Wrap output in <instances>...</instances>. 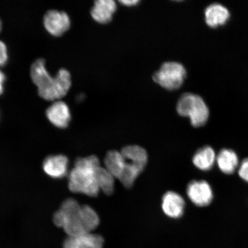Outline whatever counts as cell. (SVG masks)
Wrapping results in <instances>:
<instances>
[{
	"mask_svg": "<svg viewBox=\"0 0 248 248\" xmlns=\"http://www.w3.org/2000/svg\"><path fill=\"white\" fill-rule=\"evenodd\" d=\"M80 212L89 232H91L97 228L100 224V218L97 213L91 207L87 205L81 206Z\"/></svg>",
	"mask_w": 248,
	"mask_h": 248,
	"instance_id": "obj_18",
	"label": "cell"
},
{
	"mask_svg": "<svg viewBox=\"0 0 248 248\" xmlns=\"http://www.w3.org/2000/svg\"><path fill=\"white\" fill-rule=\"evenodd\" d=\"M104 240L100 235L88 233L69 237L64 243V248H102Z\"/></svg>",
	"mask_w": 248,
	"mask_h": 248,
	"instance_id": "obj_13",
	"label": "cell"
},
{
	"mask_svg": "<svg viewBox=\"0 0 248 248\" xmlns=\"http://www.w3.org/2000/svg\"><path fill=\"white\" fill-rule=\"evenodd\" d=\"M117 5L113 0H98L94 2L91 14L96 22L106 24L112 20L116 11Z\"/></svg>",
	"mask_w": 248,
	"mask_h": 248,
	"instance_id": "obj_11",
	"label": "cell"
},
{
	"mask_svg": "<svg viewBox=\"0 0 248 248\" xmlns=\"http://www.w3.org/2000/svg\"><path fill=\"white\" fill-rule=\"evenodd\" d=\"M187 194L192 202L199 207L208 206L213 199L210 185L204 181H194L188 185Z\"/></svg>",
	"mask_w": 248,
	"mask_h": 248,
	"instance_id": "obj_7",
	"label": "cell"
},
{
	"mask_svg": "<svg viewBox=\"0 0 248 248\" xmlns=\"http://www.w3.org/2000/svg\"><path fill=\"white\" fill-rule=\"evenodd\" d=\"M69 16L66 12L53 9L46 12L43 17V26L51 35L60 37L71 27Z\"/></svg>",
	"mask_w": 248,
	"mask_h": 248,
	"instance_id": "obj_6",
	"label": "cell"
},
{
	"mask_svg": "<svg viewBox=\"0 0 248 248\" xmlns=\"http://www.w3.org/2000/svg\"><path fill=\"white\" fill-rule=\"evenodd\" d=\"M69 159L64 155H54L46 158L43 164L45 172L51 178L60 179L66 176Z\"/></svg>",
	"mask_w": 248,
	"mask_h": 248,
	"instance_id": "obj_10",
	"label": "cell"
},
{
	"mask_svg": "<svg viewBox=\"0 0 248 248\" xmlns=\"http://www.w3.org/2000/svg\"><path fill=\"white\" fill-rule=\"evenodd\" d=\"M119 2L124 5L127 6V7H132V6L138 4L139 1H137V0H129V1H120Z\"/></svg>",
	"mask_w": 248,
	"mask_h": 248,
	"instance_id": "obj_22",
	"label": "cell"
},
{
	"mask_svg": "<svg viewBox=\"0 0 248 248\" xmlns=\"http://www.w3.org/2000/svg\"><path fill=\"white\" fill-rule=\"evenodd\" d=\"M2 29V23L1 18H0V33H1Z\"/></svg>",
	"mask_w": 248,
	"mask_h": 248,
	"instance_id": "obj_23",
	"label": "cell"
},
{
	"mask_svg": "<svg viewBox=\"0 0 248 248\" xmlns=\"http://www.w3.org/2000/svg\"><path fill=\"white\" fill-rule=\"evenodd\" d=\"M238 175L244 182L248 183V157L242 161L238 169Z\"/></svg>",
	"mask_w": 248,
	"mask_h": 248,
	"instance_id": "obj_19",
	"label": "cell"
},
{
	"mask_svg": "<svg viewBox=\"0 0 248 248\" xmlns=\"http://www.w3.org/2000/svg\"><path fill=\"white\" fill-rule=\"evenodd\" d=\"M230 16L229 9L219 3L210 4L204 11L206 23L212 28L218 27L226 24Z\"/></svg>",
	"mask_w": 248,
	"mask_h": 248,
	"instance_id": "obj_12",
	"label": "cell"
},
{
	"mask_svg": "<svg viewBox=\"0 0 248 248\" xmlns=\"http://www.w3.org/2000/svg\"><path fill=\"white\" fill-rule=\"evenodd\" d=\"M162 206L166 215L170 218H178L184 215L185 202L178 193L169 191L164 194Z\"/></svg>",
	"mask_w": 248,
	"mask_h": 248,
	"instance_id": "obj_9",
	"label": "cell"
},
{
	"mask_svg": "<svg viewBox=\"0 0 248 248\" xmlns=\"http://www.w3.org/2000/svg\"><path fill=\"white\" fill-rule=\"evenodd\" d=\"M100 166L99 159L95 156L78 159L75 167L70 172V190L90 197L97 196L100 188L96 181L95 172Z\"/></svg>",
	"mask_w": 248,
	"mask_h": 248,
	"instance_id": "obj_2",
	"label": "cell"
},
{
	"mask_svg": "<svg viewBox=\"0 0 248 248\" xmlns=\"http://www.w3.org/2000/svg\"><path fill=\"white\" fill-rule=\"evenodd\" d=\"M216 159L215 151L213 148L206 146L201 148L195 153L193 162L198 169L207 171L213 168Z\"/></svg>",
	"mask_w": 248,
	"mask_h": 248,
	"instance_id": "obj_15",
	"label": "cell"
},
{
	"mask_svg": "<svg viewBox=\"0 0 248 248\" xmlns=\"http://www.w3.org/2000/svg\"><path fill=\"white\" fill-rule=\"evenodd\" d=\"M7 77L5 73L0 70V95H2L4 92V83Z\"/></svg>",
	"mask_w": 248,
	"mask_h": 248,
	"instance_id": "obj_21",
	"label": "cell"
},
{
	"mask_svg": "<svg viewBox=\"0 0 248 248\" xmlns=\"http://www.w3.org/2000/svg\"><path fill=\"white\" fill-rule=\"evenodd\" d=\"M185 68L175 62H166L154 74L155 82L168 91H175L181 88L186 77Z\"/></svg>",
	"mask_w": 248,
	"mask_h": 248,
	"instance_id": "obj_5",
	"label": "cell"
},
{
	"mask_svg": "<svg viewBox=\"0 0 248 248\" xmlns=\"http://www.w3.org/2000/svg\"><path fill=\"white\" fill-rule=\"evenodd\" d=\"M80 209L81 206L76 200L69 198L62 203L60 210L55 214V224L63 228L69 237L91 233L86 227Z\"/></svg>",
	"mask_w": 248,
	"mask_h": 248,
	"instance_id": "obj_3",
	"label": "cell"
},
{
	"mask_svg": "<svg viewBox=\"0 0 248 248\" xmlns=\"http://www.w3.org/2000/svg\"><path fill=\"white\" fill-rule=\"evenodd\" d=\"M8 61V48L5 43L0 40V67L4 66Z\"/></svg>",
	"mask_w": 248,
	"mask_h": 248,
	"instance_id": "obj_20",
	"label": "cell"
},
{
	"mask_svg": "<svg viewBox=\"0 0 248 248\" xmlns=\"http://www.w3.org/2000/svg\"><path fill=\"white\" fill-rule=\"evenodd\" d=\"M95 178L100 190L107 195L113 193L115 178L106 169L99 167L96 170Z\"/></svg>",
	"mask_w": 248,
	"mask_h": 248,
	"instance_id": "obj_17",
	"label": "cell"
},
{
	"mask_svg": "<svg viewBox=\"0 0 248 248\" xmlns=\"http://www.w3.org/2000/svg\"><path fill=\"white\" fill-rule=\"evenodd\" d=\"M176 110L180 116L187 117L192 125L196 128L205 125L209 117V110L200 95L185 93L178 102Z\"/></svg>",
	"mask_w": 248,
	"mask_h": 248,
	"instance_id": "obj_4",
	"label": "cell"
},
{
	"mask_svg": "<svg viewBox=\"0 0 248 248\" xmlns=\"http://www.w3.org/2000/svg\"><path fill=\"white\" fill-rule=\"evenodd\" d=\"M105 168L114 178L119 179L122 176L124 167V158L121 152H108L104 160Z\"/></svg>",
	"mask_w": 248,
	"mask_h": 248,
	"instance_id": "obj_16",
	"label": "cell"
},
{
	"mask_svg": "<svg viewBox=\"0 0 248 248\" xmlns=\"http://www.w3.org/2000/svg\"><path fill=\"white\" fill-rule=\"evenodd\" d=\"M216 162L221 172L226 175L233 173L239 167V159L235 152L224 148L217 156Z\"/></svg>",
	"mask_w": 248,
	"mask_h": 248,
	"instance_id": "obj_14",
	"label": "cell"
},
{
	"mask_svg": "<svg viewBox=\"0 0 248 248\" xmlns=\"http://www.w3.org/2000/svg\"><path fill=\"white\" fill-rule=\"evenodd\" d=\"M46 116L52 125L64 129L69 125L71 112L69 106L61 100L53 102L46 110Z\"/></svg>",
	"mask_w": 248,
	"mask_h": 248,
	"instance_id": "obj_8",
	"label": "cell"
},
{
	"mask_svg": "<svg viewBox=\"0 0 248 248\" xmlns=\"http://www.w3.org/2000/svg\"><path fill=\"white\" fill-rule=\"evenodd\" d=\"M30 76L43 100L54 102L61 100L69 93L72 85L71 76L66 69L59 70L52 77L46 66L44 59L36 60L31 67Z\"/></svg>",
	"mask_w": 248,
	"mask_h": 248,
	"instance_id": "obj_1",
	"label": "cell"
}]
</instances>
